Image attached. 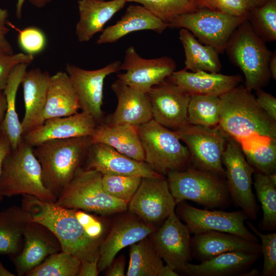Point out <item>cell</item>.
<instances>
[{
	"mask_svg": "<svg viewBox=\"0 0 276 276\" xmlns=\"http://www.w3.org/2000/svg\"><path fill=\"white\" fill-rule=\"evenodd\" d=\"M121 62L116 60L95 70H86L67 63L68 75L77 95L80 109L94 117L98 124L103 122L102 109L103 85L106 77L121 70Z\"/></svg>",
	"mask_w": 276,
	"mask_h": 276,
	"instance_id": "cell-14",
	"label": "cell"
},
{
	"mask_svg": "<svg viewBox=\"0 0 276 276\" xmlns=\"http://www.w3.org/2000/svg\"><path fill=\"white\" fill-rule=\"evenodd\" d=\"M97 124L93 116L81 111L67 117L47 119L23 135L22 139L34 147L49 140L90 136Z\"/></svg>",
	"mask_w": 276,
	"mask_h": 276,
	"instance_id": "cell-20",
	"label": "cell"
},
{
	"mask_svg": "<svg viewBox=\"0 0 276 276\" xmlns=\"http://www.w3.org/2000/svg\"><path fill=\"white\" fill-rule=\"evenodd\" d=\"M260 274V271L256 268H252L251 269H248L243 273H242L240 276H258Z\"/></svg>",
	"mask_w": 276,
	"mask_h": 276,
	"instance_id": "cell-57",
	"label": "cell"
},
{
	"mask_svg": "<svg viewBox=\"0 0 276 276\" xmlns=\"http://www.w3.org/2000/svg\"><path fill=\"white\" fill-rule=\"evenodd\" d=\"M247 224L251 230L257 235L261 241V252L263 255L264 263L261 275H276V233L263 234L250 222Z\"/></svg>",
	"mask_w": 276,
	"mask_h": 276,
	"instance_id": "cell-43",
	"label": "cell"
},
{
	"mask_svg": "<svg viewBox=\"0 0 276 276\" xmlns=\"http://www.w3.org/2000/svg\"><path fill=\"white\" fill-rule=\"evenodd\" d=\"M166 80L178 85L189 95L220 97L239 84L240 75H226L205 71L189 72L186 68L173 72Z\"/></svg>",
	"mask_w": 276,
	"mask_h": 276,
	"instance_id": "cell-25",
	"label": "cell"
},
{
	"mask_svg": "<svg viewBox=\"0 0 276 276\" xmlns=\"http://www.w3.org/2000/svg\"><path fill=\"white\" fill-rule=\"evenodd\" d=\"M90 137L92 143L107 145L133 159L144 162V152L137 126L129 124L110 125L102 122L97 124Z\"/></svg>",
	"mask_w": 276,
	"mask_h": 276,
	"instance_id": "cell-29",
	"label": "cell"
},
{
	"mask_svg": "<svg viewBox=\"0 0 276 276\" xmlns=\"http://www.w3.org/2000/svg\"><path fill=\"white\" fill-rule=\"evenodd\" d=\"M176 68L175 61L169 57L146 59L137 53L134 47L130 46L125 51L121 64V70L125 73L117 77L130 87L147 94L153 86L165 80Z\"/></svg>",
	"mask_w": 276,
	"mask_h": 276,
	"instance_id": "cell-16",
	"label": "cell"
},
{
	"mask_svg": "<svg viewBox=\"0 0 276 276\" xmlns=\"http://www.w3.org/2000/svg\"><path fill=\"white\" fill-rule=\"evenodd\" d=\"M80 106L71 80L65 72L51 76L43 117H67L78 112Z\"/></svg>",
	"mask_w": 276,
	"mask_h": 276,
	"instance_id": "cell-30",
	"label": "cell"
},
{
	"mask_svg": "<svg viewBox=\"0 0 276 276\" xmlns=\"http://www.w3.org/2000/svg\"><path fill=\"white\" fill-rule=\"evenodd\" d=\"M81 263L76 257L61 250L49 256L25 275L78 276Z\"/></svg>",
	"mask_w": 276,
	"mask_h": 276,
	"instance_id": "cell-37",
	"label": "cell"
},
{
	"mask_svg": "<svg viewBox=\"0 0 276 276\" xmlns=\"http://www.w3.org/2000/svg\"><path fill=\"white\" fill-rule=\"evenodd\" d=\"M222 163L225 167V179L232 201L249 219H256L258 206L251 189L252 175L255 171L246 160L240 144L228 136Z\"/></svg>",
	"mask_w": 276,
	"mask_h": 276,
	"instance_id": "cell-11",
	"label": "cell"
},
{
	"mask_svg": "<svg viewBox=\"0 0 276 276\" xmlns=\"http://www.w3.org/2000/svg\"><path fill=\"white\" fill-rule=\"evenodd\" d=\"M6 110V100L4 93L0 94V123L3 120Z\"/></svg>",
	"mask_w": 276,
	"mask_h": 276,
	"instance_id": "cell-55",
	"label": "cell"
},
{
	"mask_svg": "<svg viewBox=\"0 0 276 276\" xmlns=\"http://www.w3.org/2000/svg\"><path fill=\"white\" fill-rule=\"evenodd\" d=\"M240 146L254 171L264 174L276 172V139H257Z\"/></svg>",
	"mask_w": 276,
	"mask_h": 276,
	"instance_id": "cell-35",
	"label": "cell"
},
{
	"mask_svg": "<svg viewBox=\"0 0 276 276\" xmlns=\"http://www.w3.org/2000/svg\"><path fill=\"white\" fill-rule=\"evenodd\" d=\"M9 12L8 10L0 8V49L11 54L14 53L7 35L10 29L7 25Z\"/></svg>",
	"mask_w": 276,
	"mask_h": 276,
	"instance_id": "cell-48",
	"label": "cell"
},
{
	"mask_svg": "<svg viewBox=\"0 0 276 276\" xmlns=\"http://www.w3.org/2000/svg\"><path fill=\"white\" fill-rule=\"evenodd\" d=\"M246 18L208 9H199L179 15L167 24L168 27L188 30L219 53L225 51L233 33Z\"/></svg>",
	"mask_w": 276,
	"mask_h": 276,
	"instance_id": "cell-9",
	"label": "cell"
},
{
	"mask_svg": "<svg viewBox=\"0 0 276 276\" xmlns=\"http://www.w3.org/2000/svg\"><path fill=\"white\" fill-rule=\"evenodd\" d=\"M142 177L117 174H102L105 191L115 198L129 203L137 190Z\"/></svg>",
	"mask_w": 276,
	"mask_h": 276,
	"instance_id": "cell-41",
	"label": "cell"
},
{
	"mask_svg": "<svg viewBox=\"0 0 276 276\" xmlns=\"http://www.w3.org/2000/svg\"><path fill=\"white\" fill-rule=\"evenodd\" d=\"M268 70L270 77L276 79V54L275 52L271 53L268 62Z\"/></svg>",
	"mask_w": 276,
	"mask_h": 276,
	"instance_id": "cell-53",
	"label": "cell"
},
{
	"mask_svg": "<svg viewBox=\"0 0 276 276\" xmlns=\"http://www.w3.org/2000/svg\"><path fill=\"white\" fill-rule=\"evenodd\" d=\"M90 136L45 141L33 147L44 186L57 198L77 171L85 166Z\"/></svg>",
	"mask_w": 276,
	"mask_h": 276,
	"instance_id": "cell-3",
	"label": "cell"
},
{
	"mask_svg": "<svg viewBox=\"0 0 276 276\" xmlns=\"http://www.w3.org/2000/svg\"><path fill=\"white\" fill-rule=\"evenodd\" d=\"M176 203L170 191L167 178L142 177L128 208L147 224L155 227L175 212Z\"/></svg>",
	"mask_w": 276,
	"mask_h": 276,
	"instance_id": "cell-13",
	"label": "cell"
},
{
	"mask_svg": "<svg viewBox=\"0 0 276 276\" xmlns=\"http://www.w3.org/2000/svg\"><path fill=\"white\" fill-rule=\"evenodd\" d=\"M139 3L167 23L175 17L199 9L195 0H126Z\"/></svg>",
	"mask_w": 276,
	"mask_h": 276,
	"instance_id": "cell-40",
	"label": "cell"
},
{
	"mask_svg": "<svg viewBox=\"0 0 276 276\" xmlns=\"http://www.w3.org/2000/svg\"><path fill=\"white\" fill-rule=\"evenodd\" d=\"M190 232L174 212L149 235L157 254L167 265L182 274L192 258Z\"/></svg>",
	"mask_w": 276,
	"mask_h": 276,
	"instance_id": "cell-15",
	"label": "cell"
},
{
	"mask_svg": "<svg viewBox=\"0 0 276 276\" xmlns=\"http://www.w3.org/2000/svg\"><path fill=\"white\" fill-rule=\"evenodd\" d=\"M247 19L264 41L276 40V0H268L263 5L252 9Z\"/></svg>",
	"mask_w": 276,
	"mask_h": 276,
	"instance_id": "cell-39",
	"label": "cell"
},
{
	"mask_svg": "<svg viewBox=\"0 0 276 276\" xmlns=\"http://www.w3.org/2000/svg\"><path fill=\"white\" fill-rule=\"evenodd\" d=\"M98 260L81 262L78 276H97Z\"/></svg>",
	"mask_w": 276,
	"mask_h": 276,
	"instance_id": "cell-50",
	"label": "cell"
},
{
	"mask_svg": "<svg viewBox=\"0 0 276 276\" xmlns=\"http://www.w3.org/2000/svg\"><path fill=\"white\" fill-rule=\"evenodd\" d=\"M144 150V162L156 172L167 175L173 171L189 167L191 155L180 142L175 131L168 129L152 119L137 126Z\"/></svg>",
	"mask_w": 276,
	"mask_h": 276,
	"instance_id": "cell-7",
	"label": "cell"
},
{
	"mask_svg": "<svg viewBox=\"0 0 276 276\" xmlns=\"http://www.w3.org/2000/svg\"><path fill=\"white\" fill-rule=\"evenodd\" d=\"M179 38L185 54V68L191 72H220L222 66L218 53L215 49L202 45L185 29H180Z\"/></svg>",
	"mask_w": 276,
	"mask_h": 276,
	"instance_id": "cell-33",
	"label": "cell"
},
{
	"mask_svg": "<svg viewBox=\"0 0 276 276\" xmlns=\"http://www.w3.org/2000/svg\"><path fill=\"white\" fill-rule=\"evenodd\" d=\"M254 187L263 213L259 227L263 231L276 229V187L266 174L256 172L254 175Z\"/></svg>",
	"mask_w": 276,
	"mask_h": 276,
	"instance_id": "cell-38",
	"label": "cell"
},
{
	"mask_svg": "<svg viewBox=\"0 0 276 276\" xmlns=\"http://www.w3.org/2000/svg\"><path fill=\"white\" fill-rule=\"evenodd\" d=\"M174 131L190 152L189 167L225 178L222 156L227 136L218 126L210 127L188 124Z\"/></svg>",
	"mask_w": 276,
	"mask_h": 276,
	"instance_id": "cell-10",
	"label": "cell"
},
{
	"mask_svg": "<svg viewBox=\"0 0 276 276\" xmlns=\"http://www.w3.org/2000/svg\"><path fill=\"white\" fill-rule=\"evenodd\" d=\"M178 274L176 271L172 269L169 266L163 265L159 270L157 276H178Z\"/></svg>",
	"mask_w": 276,
	"mask_h": 276,
	"instance_id": "cell-54",
	"label": "cell"
},
{
	"mask_svg": "<svg viewBox=\"0 0 276 276\" xmlns=\"http://www.w3.org/2000/svg\"><path fill=\"white\" fill-rule=\"evenodd\" d=\"M252 9L258 7L265 3V0H246Z\"/></svg>",
	"mask_w": 276,
	"mask_h": 276,
	"instance_id": "cell-56",
	"label": "cell"
},
{
	"mask_svg": "<svg viewBox=\"0 0 276 276\" xmlns=\"http://www.w3.org/2000/svg\"><path fill=\"white\" fill-rule=\"evenodd\" d=\"M73 210L88 237L95 240L102 241L104 226L101 220L84 211Z\"/></svg>",
	"mask_w": 276,
	"mask_h": 276,
	"instance_id": "cell-46",
	"label": "cell"
},
{
	"mask_svg": "<svg viewBox=\"0 0 276 276\" xmlns=\"http://www.w3.org/2000/svg\"><path fill=\"white\" fill-rule=\"evenodd\" d=\"M256 90V98L258 105L273 120L276 121V98L262 88Z\"/></svg>",
	"mask_w": 276,
	"mask_h": 276,
	"instance_id": "cell-47",
	"label": "cell"
},
{
	"mask_svg": "<svg viewBox=\"0 0 276 276\" xmlns=\"http://www.w3.org/2000/svg\"><path fill=\"white\" fill-rule=\"evenodd\" d=\"M153 119L165 127L176 130L187 125L190 95L168 81L153 86L148 92Z\"/></svg>",
	"mask_w": 276,
	"mask_h": 276,
	"instance_id": "cell-17",
	"label": "cell"
},
{
	"mask_svg": "<svg viewBox=\"0 0 276 276\" xmlns=\"http://www.w3.org/2000/svg\"><path fill=\"white\" fill-rule=\"evenodd\" d=\"M102 174L81 168L62 190L55 203L64 208L81 210L101 215L125 212L128 203L112 197L103 189Z\"/></svg>",
	"mask_w": 276,
	"mask_h": 276,
	"instance_id": "cell-6",
	"label": "cell"
},
{
	"mask_svg": "<svg viewBox=\"0 0 276 276\" xmlns=\"http://www.w3.org/2000/svg\"><path fill=\"white\" fill-rule=\"evenodd\" d=\"M155 230L140 218L125 216L118 219L100 244L99 272L108 268L121 249L149 236Z\"/></svg>",
	"mask_w": 276,
	"mask_h": 276,
	"instance_id": "cell-19",
	"label": "cell"
},
{
	"mask_svg": "<svg viewBox=\"0 0 276 276\" xmlns=\"http://www.w3.org/2000/svg\"><path fill=\"white\" fill-rule=\"evenodd\" d=\"M33 60V55L22 53L11 54L0 49V94L5 89L14 68L20 63L30 65Z\"/></svg>",
	"mask_w": 276,
	"mask_h": 276,
	"instance_id": "cell-45",
	"label": "cell"
},
{
	"mask_svg": "<svg viewBox=\"0 0 276 276\" xmlns=\"http://www.w3.org/2000/svg\"><path fill=\"white\" fill-rule=\"evenodd\" d=\"M261 255L231 251L214 257L200 264H186L182 274L189 276L239 275L250 269Z\"/></svg>",
	"mask_w": 276,
	"mask_h": 276,
	"instance_id": "cell-28",
	"label": "cell"
},
{
	"mask_svg": "<svg viewBox=\"0 0 276 276\" xmlns=\"http://www.w3.org/2000/svg\"><path fill=\"white\" fill-rule=\"evenodd\" d=\"M31 220L21 206L12 205L0 211V255L10 257L20 251L24 231Z\"/></svg>",
	"mask_w": 276,
	"mask_h": 276,
	"instance_id": "cell-31",
	"label": "cell"
},
{
	"mask_svg": "<svg viewBox=\"0 0 276 276\" xmlns=\"http://www.w3.org/2000/svg\"><path fill=\"white\" fill-rule=\"evenodd\" d=\"M11 149V145L8 137L4 132L0 130V175L3 160ZM3 199L4 196L0 193V202Z\"/></svg>",
	"mask_w": 276,
	"mask_h": 276,
	"instance_id": "cell-51",
	"label": "cell"
},
{
	"mask_svg": "<svg viewBox=\"0 0 276 276\" xmlns=\"http://www.w3.org/2000/svg\"><path fill=\"white\" fill-rule=\"evenodd\" d=\"M29 64L20 63L12 71L3 91L6 100V110L0 123V130L8 137L12 149L16 148L22 139L21 122L16 111V98L18 87Z\"/></svg>",
	"mask_w": 276,
	"mask_h": 276,
	"instance_id": "cell-32",
	"label": "cell"
},
{
	"mask_svg": "<svg viewBox=\"0 0 276 276\" xmlns=\"http://www.w3.org/2000/svg\"><path fill=\"white\" fill-rule=\"evenodd\" d=\"M21 206L28 212L32 221L43 224L53 233L60 242L62 250L81 262L99 260L102 241L88 237L73 209L27 195H22Z\"/></svg>",
	"mask_w": 276,
	"mask_h": 276,
	"instance_id": "cell-2",
	"label": "cell"
},
{
	"mask_svg": "<svg viewBox=\"0 0 276 276\" xmlns=\"http://www.w3.org/2000/svg\"><path fill=\"white\" fill-rule=\"evenodd\" d=\"M126 0H79V19L75 34L80 42L89 41L125 6Z\"/></svg>",
	"mask_w": 276,
	"mask_h": 276,
	"instance_id": "cell-26",
	"label": "cell"
},
{
	"mask_svg": "<svg viewBox=\"0 0 276 276\" xmlns=\"http://www.w3.org/2000/svg\"><path fill=\"white\" fill-rule=\"evenodd\" d=\"M168 27L166 22L142 6L130 5L120 19L103 30L97 43L116 42L130 33L142 30H151L160 34Z\"/></svg>",
	"mask_w": 276,
	"mask_h": 276,
	"instance_id": "cell-27",
	"label": "cell"
},
{
	"mask_svg": "<svg viewBox=\"0 0 276 276\" xmlns=\"http://www.w3.org/2000/svg\"><path fill=\"white\" fill-rule=\"evenodd\" d=\"M111 88L117 98L115 111L104 117L103 122L110 125L129 124L139 126L153 119L148 94L138 91L119 79Z\"/></svg>",
	"mask_w": 276,
	"mask_h": 276,
	"instance_id": "cell-22",
	"label": "cell"
},
{
	"mask_svg": "<svg viewBox=\"0 0 276 276\" xmlns=\"http://www.w3.org/2000/svg\"><path fill=\"white\" fill-rule=\"evenodd\" d=\"M270 182L276 187V172L266 174Z\"/></svg>",
	"mask_w": 276,
	"mask_h": 276,
	"instance_id": "cell-59",
	"label": "cell"
},
{
	"mask_svg": "<svg viewBox=\"0 0 276 276\" xmlns=\"http://www.w3.org/2000/svg\"><path fill=\"white\" fill-rule=\"evenodd\" d=\"M220 108L218 96L191 95L188 107V123L210 127L217 126Z\"/></svg>",
	"mask_w": 276,
	"mask_h": 276,
	"instance_id": "cell-36",
	"label": "cell"
},
{
	"mask_svg": "<svg viewBox=\"0 0 276 276\" xmlns=\"http://www.w3.org/2000/svg\"><path fill=\"white\" fill-rule=\"evenodd\" d=\"M47 71L39 68L27 70L21 80L25 113L21 122L22 136L42 124L51 78Z\"/></svg>",
	"mask_w": 276,
	"mask_h": 276,
	"instance_id": "cell-23",
	"label": "cell"
},
{
	"mask_svg": "<svg viewBox=\"0 0 276 276\" xmlns=\"http://www.w3.org/2000/svg\"><path fill=\"white\" fill-rule=\"evenodd\" d=\"M199 9H208L232 16L247 17L251 8L246 0H195Z\"/></svg>",
	"mask_w": 276,
	"mask_h": 276,
	"instance_id": "cell-44",
	"label": "cell"
},
{
	"mask_svg": "<svg viewBox=\"0 0 276 276\" xmlns=\"http://www.w3.org/2000/svg\"><path fill=\"white\" fill-rule=\"evenodd\" d=\"M126 260L124 255L119 256L112 261L109 269L106 273L107 276H124L125 275Z\"/></svg>",
	"mask_w": 276,
	"mask_h": 276,
	"instance_id": "cell-49",
	"label": "cell"
},
{
	"mask_svg": "<svg viewBox=\"0 0 276 276\" xmlns=\"http://www.w3.org/2000/svg\"><path fill=\"white\" fill-rule=\"evenodd\" d=\"M84 168L93 169L102 174H110L141 177H159L162 175L145 162L133 159L111 147L100 143H92Z\"/></svg>",
	"mask_w": 276,
	"mask_h": 276,
	"instance_id": "cell-21",
	"label": "cell"
},
{
	"mask_svg": "<svg viewBox=\"0 0 276 276\" xmlns=\"http://www.w3.org/2000/svg\"><path fill=\"white\" fill-rule=\"evenodd\" d=\"M15 274L9 271L0 261V276H15Z\"/></svg>",
	"mask_w": 276,
	"mask_h": 276,
	"instance_id": "cell-58",
	"label": "cell"
},
{
	"mask_svg": "<svg viewBox=\"0 0 276 276\" xmlns=\"http://www.w3.org/2000/svg\"><path fill=\"white\" fill-rule=\"evenodd\" d=\"M191 249L192 257L201 262L231 251L262 254L259 243L230 233L213 231L194 234L191 238Z\"/></svg>",
	"mask_w": 276,
	"mask_h": 276,
	"instance_id": "cell-24",
	"label": "cell"
},
{
	"mask_svg": "<svg viewBox=\"0 0 276 276\" xmlns=\"http://www.w3.org/2000/svg\"><path fill=\"white\" fill-rule=\"evenodd\" d=\"M218 126L240 144L259 139H276V121L258 105L251 91L237 86L219 97Z\"/></svg>",
	"mask_w": 276,
	"mask_h": 276,
	"instance_id": "cell-1",
	"label": "cell"
},
{
	"mask_svg": "<svg viewBox=\"0 0 276 276\" xmlns=\"http://www.w3.org/2000/svg\"><path fill=\"white\" fill-rule=\"evenodd\" d=\"M7 25L18 32V44L26 54L34 56L43 51L45 48L47 38L39 28L29 27L20 30L9 21Z\"/></svg>",
	"mask_w": 276,
	"mask_h": 276,
	"instance_id": "cell-42",
	"label": "cell"
},
{
	"mask_svg": "<svg viewBox=\"0 0 276 276\" xmlns=\"http://www.w3.org/2000/svg\"><path fill=\"white\" fill-rule=\"evenodd\" d=\"M177 204L176 212L186 223L191 234L218 231L234 234L249 241L259 243L256 236L246 227L245 222L249 218L242 210L225 212L202 210L183 201Z\"/></svg>",
	"mask_w": 276,
	"mask_h": 276,
	"instance_id": "cell-12",
	"label": "cell"
},
{
	"mask_svg": "<svg viewBox=\"0 0 276 276\" xmlns=\"http://www.w3.org/2000/svg\"><path fill=\"white\" fill-rule=\"evenodd\" d=\"M23 241L20 251L10 257L18 276L25 275L49 256L62 250L60 242L53 233L32 220L24 231Z\"/></svg>",
	"mask_w": 276,
	"mask_h": 276,
	"instance_id": "cell-18",
	"label": "cell"
},
{
	"mask_svg": "<svg viewBox=\"0 0 276 276\" xmlns=\"http://www.w3.org/2000/svg\"><path fill=\"white\" fill-rule=\"evenodd\" d=\"M0 193L4 197L27 195L50 202L57 199L43 183L41 166L34 154L33 147L23 139L3 160Z\"/></svg>",
	"mask_w": 276,
	"mask_h": 276,
	"instance_id": "cell-4",
	"label": "cell"
},
{
	"mask_svg": "<svg viewBox=\"0 0 276 276\" xmlns=\"http://www.w3.org/2000/svg\"><path fill=\"white\" fill-rule=\"evenodd\" d=\"M170 191L176 204L186 200L205 208H224L231 203L225 178L189 167L168 173Z\"/></svg>",
	"mask_w": 276,
	"mask_h": 276,
	"instance_id": "cell-8",
	"label": "cell"
},
{
	"mask_svg": "<svg viewBox=\"0 0 276 276\" xmlns=\"http://www.w3.org/2000/svg\"><path fill=\"white\" fill-rule=\"evenodd\" d=\"M52 0H28L33 6L41 8L45 7ZM25 0H17L16 5V16L18 19H21L22 17V10Z\"/></svg>",
	"mask_w": 276,
	"mask_h": 276,
	"instance_id": "cell-52",
	"label": "cell"
},
{
	"mask_svg": "<svg viewBox=\"0 0 276 276\" xmlns=\"http://www.w3.org/2000/svg\"><path fill=\"white\" fill-rule=\"evenodd\" d=\"M127 276H157L164 265L148 237L130 245Z\"/></svg>",
	"mask_w": 276,
	"mask_h": 276,
	"instance_id": "cell-34",
	"label": "cell"
},
{
	"mask_svg": "<svg viewBox=\"0 0 276 276\" xmlns=\"http://www.w3.org/2000/svg\"><path fill=\"white\" fill-rule=\"evenodd\" d=\"M225 50L231 60L242 71L247 89L251 91L268 83L271 53L247 18L236 29Z\"/></svg>",
	"mask_w": 276,
	"mask_h": 276,
	"instance_id": "cell-5",
	"label": "cell"
}]
</instances>
